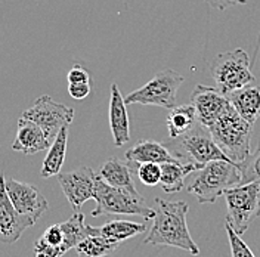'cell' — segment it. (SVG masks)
Masks as SVG:
<instances>
[{"label": "cell", "mask_w": 260, "mask_h": 257, "mask_svg": "<svg viewBox=\"0 0 260 257\" xmlns=\"http://www.w3.org/2000/svg\"><path fill=\"white\" fill-rule=\"evenodd\" d=\"M126 161L129 164H142V163H157V164H164V163H172V161H179L172 155V152L167 149V146L155 141H139L135 144L129 151H126Z\"/></svg>", "instance_id": "17"}, {"label": "cell", "mask_w": 260, "mask_h": 257, "mask_svg": "<svg viewBox=\"0 0 260 257\" xmlns=\"http://www.w3.org/2000/svg\"><path fill=\"white\" fill-rule=\"evenodd\" d=\"M96 207L92 210V216L102 214H135L145 220L154 217V209L148 207L144 197L139 192H130L126 189L114 188L104 182L96 173L95 179V198Z\"/></svg>", "instance_id": "5"}, {"label": "cell", "mask_w": 260, "mask_h": 257, "mask_svg": "<svg viewBox=\"0 0 260 257\" xmlns=\"http://www.w3.org/2000/svg\"><path fill=\"white\" fill-rule=\"evenodd\" d=\"M5 188L14 207L22 216H27L34 222H37L48 211V200L39 191V188L25 182H19L16 179H6V177H5Z\"/></svg>", "instance_id": "11"}, {"label": "cell", "mask_w": 260, "mask_h": 257, "mask_svg": "<svg viewBox=\"0 0 260 257\" xmlns=\"http://www.w3.org/2000/svg\"><path fill=\"white\" fill-rule=\"evenodd\" d=\"M43 238H45L49 244L56 245V247L61 248L62 241H64V234H62L61 225L58 223V225H52L50 228H48V229L45 231V234H43ZM61 251H62V250H61ZM62 254H64V253H62Z\"/></svg>", "instance_id": "31"}, {"label": "cell", "mask_w": 260, "mask_h": 257, "mask_svg": "<svg viewBox=\"0 0 260 257\" xmlns=\"http://www.w3.org/2000/svg\"><path fill=\"white\" fill-rule=\"evenodd\" d=\"M68 83H90L89 71L81 65H73L67 74Z\"/></svg>", "instance_id": "30"}, {"label": "cell", "mask_w": 260, "mask_h": 257, "mask_svg": "<svg viewBox=\"0 0 260 257\" xmlns=\"http://www.w3.org/2000/svg\"><path fill=\"white\" fill-rule=\"evenodd\" d=\"M207 128L219 149L234 164L240 166L250 155L253 124L240 117L234 107H231Z\"/></svg>", "instance_id": "2"}, {"label": "cell", "mask_w": 260, "mask_h": 257, "mask_svg": "<svg viewBox=\"0 0 260 257\" xmlns=\"http://www.w3.org/2000/svg\"><path fill=\"white\" fill-rule=\"evenodd\" d=\"M34 256L36 257H61L64 256L61 248L49 244L43 237L39 238L34 244Z\"/></svg>", "instance_id": "28"}, {"label": "cell", "mask_w": 260, "mask_h": 257, "mask_svg": "<svg viewBox=\"0 0 260 257\" xmlns=\"http://www.w3.org/2000/svg\"><path fill=\"white\" fill-rule=\"evenodd\" d=\"M169 117H167V128L170 138H178L180 135L186 133L189 128H192L197 124V113L192 104L186 105H176L175 108L169 110Z\"/></svg>", "instance_id": "22"}, {"label": "cell", "mask_w": 260, "mask_h": 257, "mask_svg": "<svg viewBox=\"0 0 260 257\" xmlns=\"http://www.w3.org/2000/svg\"><path fill=\"white\" fill-rule=\"evenodd\" d=\"M223 195L228 206L226 222L238 235H243L260 216V182L237 185Z\"/></svg>", "instance_id": "7"}, {"label": "cell", "mask_w": 260, "mask_h": 257, "mask_svg": "<svg viewBox=\"0 0 260 257\" xmlns=\"http://www.w3.org/2000/svg\"><path fill=\"white\" fill-rule=\"evenodd\" d=\"M167 149L180 163H192L200 169L214 160L231 161L213 141L209 128L197 121L194 127L178 138L164 142ZM232 163V161H231Z\"/></svg>", "instance_id": "4"}, {"label": "cell", "mask_w": 260, "mask_h": 257, "mask_svg": "<svg viewBox=\"0 0 260 257\" xmlns=\"http://www.w3.org/2000/svg\"><path fill=\"white\" fill-rule=\"evenodd\" d=\"M50 144L52 142L49 141L46 133L34 121L22 117L18 120V132L12 144L14 151L22 152L25 155H34L40 151L48 149Z\"/></svg>", "instance_id": "15"}, {"label": "cell", "mask_w": 260, "mask_h": 257, "mask_svg": "<svg viewBox=\"0 0 260 257\" xmlns=\"http://www.w3.org/2000/svg\"><path fill=\"white\" fill-rule=\"evenodd\" d=\"M241 183V172L237 164L225 160H214L204 164L197 176L189 182L188 192L200 204H211L229 188Z\"/></svg>", "instance_id": "3"}, {"label": "cell", "mask_w": 260, "mask_h": 257, "mask_svg": "<svg viewBox=\"0 0 260 257\" xmlns=\"http://www.w3.org/2000/svg\"><path fill=\"white\" fill-rule=\"evenodd\" d=\"M189 206L185 201H166L155 198L154 223L145 238V244L178 247L192 256L200 254V248L192 240L186 225Z\"/></svg>", "instance_id": "1"}, {"label": "cell", "mask_w": 260, "mask_h": 257, "mask_svg": "<svg viewBox=\"0 0 260 257\" xmlns=\"http://www.w3.org/2000/svg\"><path fill=\"white\" fill-rule=\"evenodd\" d=\"M238 169L241 172V183L240 185L251 183V182H260V144L238 166Z\"/></svg>", "instance_id": "25"}, {"label": "cell", "mask_w": 260, "mask_h": 257, "mask_svg": "<svg viewBox=\"0 0 260 257\" xmlns=\"http://www.w3.org/2000/svg\"><path fill=\"white\" fill-rule=\"evenodd\" d=\"M22 118L31 120L46 133L50 142H53L59 128L70 126L74 120V110L64 104L55 102L49 95L39 97L30 108L21 114Z\"/></svg>", "instance_id": "9"}, {"label": "cell", "mask_w": 260, "mask_h": 257, "mask_svg": "<svg viewBox=\"0 0 260 257\" xmlns=\"http://www.w3.org/2000/svg\"><path fill=\"white\" fill-rule=\"evenodd\" d=\"M160 166H161V177L158 185L167 194L180 192L185 186V179L195 170H200V167L192 163H180V161L164 163Z\"/></svg>", "instance_id": "19"}, {"label": "cell", "mask_w": 260, "mask_h": 257, "mask_svg": "<svg viewBox=\"0 0 260 257\" xmlns=\"http://www.w3.org/2000/svg\"><path fill=\"white\" fill-rule=\"evenodd\" d=\"M108 115H110V128H111L114 145L123 146L124 144H127L130 141L129 114H127L124 98L115 83L111 84Z\"/></svg>", "instance_id": "14"}, {"label": "cell", "mask_w": 260, "mask_h": 257, "mask_svg": "<svg viewBox=\"0 0 260 257\" xmlns=\"http://www.w3.org/2000/svg\"><path fill=\"white\" fill-rule=\"evenodd\" d=\"M95 179L96 173L87 166L58 175L61 189L74 211H80L86 201L95 198Z\"/></svg>", "instance_id": "10"}, {"label": "cell", "mask_w": 260, "mask_h": 257, "mask_svg": "<svg viewBox=\"0 0 260 257\" xmlns=\"http://www.w3.org/2000/svg\"><path fill=\"white\" fill-rule=\"evenodd\" d=\"M191 104L195 108L197 120L204 127L211 126L220 115L232 107L226 95L217 87L197 84L191 93Z\"/></svg>", "instance_id": "12"}, {"label": "cell", "mask_w": 260, "mask_h": 257, "mask_svg": "<svg viewBox=\"0 0 260 257\" xmlns=\"http://www.w3.org/2000/svg\"><path fill=\"white\" fill-rule=\"evenodd\" d=\"M146 231L145 223H138L132 220H111L107 222L105 225L99 226L98 232L104 235L105 238L111 240L114 242H123L129 238H133Z\"/></svg>", "instance_id": "23"}, {"label": "cell", "mask_w": 260, "mask_h": 257, "mask_svg": "<svg viewBox=\"0 0 260 257\" xmlns=\"http://www.w3.org/2000/svg\"><path fill=\"white\" fill-rule=\"evenodd\" d=\"M183 80V76H180L176 71L162 70L158 71L145 86L130 92L124 98V102L126 105L142 104L172 110L176 107V93Z\"/></svg>", "instance_id": "8"}, {"label": "cell", "mask_w": 260, "mask_h": 257, "mask_svg": "<svg viewBox=\"0 0 260 257\" xmlns=\"http://www.w3.org/2000/svg\"><path fill=\"white\" fill-rule=\"evenodd\" d=\"M90 83H68V93L76 101H83L90 95Z\"/></svg>", "instance_id": "29"}, {"label": "cell", "mask_w": 260, "mask_h": 257, "mask_svg": "<svg viewBox=\"0 0 260 257\" xmlns=\"http://www.w3.org/2000/svg\"><path fill=\"white\" fill-rule=\"evenodd\" d=\"M206 2H207V5H210L211 8L219 9V11H223V9H228V8L235 6V5L247 3V0H206Z\"/></svg>", "instance_id": "32"}, {"label": "cell", "mask_w": 260, "mask_h": 257, "mask_svg": "<svg viewBox=\"0 0 260 257\" xmlns=\"http://www.w3.org/2000/svg\"><path fill=\"white\" fill-rule=\"evenodd\" d=\"M138 177L141 179V182L146 186H155L160 183V177H161V166L157 163H142L138 166Z\"/></svg>", "instance_id": "26"}, {"label": "cell", "mask_w": 260, "mask_h": 257, "mask_svg": "<svg viewBox=\"0 0 260 257\" xmlns=\"http://www.w3.org/2000/svg\"><path fill=\"white\" fill-rule=\"evenodd\" d=\"M118 242H114L98 232V228L89 225V234L76 245L79 257H107L118 248Z\"/></svg>", "instance_id": "21"}, {"label": "cell", "mask_w": 260, "mask_h": 257, "mask_svg": "<svg viewBox=\"0 0 260 257\" xmlns=\"http://www.w3.org/2000/svg\"><path fill=\"white\" fill-rule=\"evenodd\" d=\"M231 105L250 124H254L260 117V87L256 83L245 84L226 95Z\"/></svg>", "instance_id": "16"}, {"label": "cell", "mask_w": 260, "mask_h": 257, "mask_svg": "<svg viewBox=\"0 0 260 257\" xmlns=\"http://www.w3.org/2000/svg\"><path fill=\"white\" fill-rule=\"evenodd\" d=\"M211 76L216 81V87L223 95H229L245 84L256 81L250 68V58L244 49H235L217 55L211 64Z\"/></svg>", "instance_id": "6"}, {"label": "cell", "mask_w": 260, "mask_h": 257, "mask_svg": "<svg viewBox=\"0 0 260 257\" xmlns=\"http://www.w3.org/2000/svg\"><path fill=\"white\" fill-rule=\"evenodd\" d=\"M68 127L64 126L59 128L58 135L55 136L53 142L50 144L46 158L43 160L40 175L42 177L58 176L64 166L65 155H67V144H68Z\"/></svg>", "instance_id": "20"}, {"label": "cell", "mask_w": 260, "mask_h": 257, "mask_svg": "<svg viewBox=\"0 0 260 257\" xmlns=\"http://www.w3.org/2000/svg\"><path fill=\"white\" fill-rule=\"evenodd\" d=\"M98 175L104 182H107L114 188L126 189L130 192H138L133 177H132V169H130L129 163L111 157L101 166Z\"/></svg>", "instance_id": "18"}, {"label": "cell", "mask_w": 260, "mask_h": 257, "mask_svg": "<svg viewBox=\"0 0 260 257\" xmlns=\"http://www.w3.org/2000/svg\"><path fill=\"white\" fill-rule=\"evenodd\" d=\"M59 225L64 234V241L61 245L64 254L71 248H76V245L89 234V225L84 223V214L80 211H76L68 220Z\"/></svg>", "instance_id": "24"}, {"label": "cell", "mask_w": 260, "mask_h": 257, "mask_svg": "<svg viewBox=\"0 0 260 257\" xmlns=\"http://www.w3.org/2000/svg\"><path fill=\"white\" fill-rule=\"evenodd\" d=\"M225 228H226L228 240H229V245H231L232 257H256L253 254V251L250 250V247L241 240V235H238L228 222Z\"/></svg>", "instance_id": "27"}, {"label": "cell", "mask_w": 260, "mask_h": 257, "mask_svg": "<svg viewBox=\"0 0 260 257\" xmlns=\"http://www.w3.org/2000/svg\"><path fill=\"white\" fill-rule=\"evenodd\" d=\"M259 204H260V195H259Z\"/></svg>", "instance_id": "33"}, {"label": "cell", "mask_w": 260, "mask_h": 257, "mask_svg": "<svg viewBox=\"0 0 260 257\" xmlns=\"http://www.w3.org/2000/svg\"><path fill=\"white\" fill-rule=\"evenodd\" d=\"M36 222L22 216L14 207L5 188V175L0 173V242L14 244Z\"/></svg>", "instance_id": "13"}]
</instances>
